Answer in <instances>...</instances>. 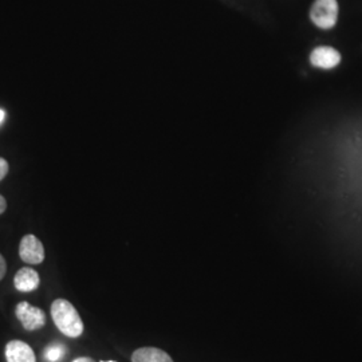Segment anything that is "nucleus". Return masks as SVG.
<instances>
[{
    "mask_svg": "<svg viewBox=\"0 0 362 362\" xmlns=\"http://www.w3.org/2000/svg\"><path fill=\"white\" fill-rule=\"evenodd\" d=\"M6 208H7V202H6V199L0 194V215L6 211Z\"/></svg>",
    "mask_w": 362,
    "mask_h": 362,
    "instance_id": "12",
    "label": "nucleus"
},
{
    "mask_svg": "<svg viewBox=\"0 0 362 362\" xmlns=\"http://www.w3.org/2000/svg\"><path fill=\"white\" fill-rule=\"evenodd\" d=\"M101 362H117V361H101Z\"/></svg>",
    "mask_w": 362,
    "mask_h": 362,
    "instance_id": "15",
    "label": "nucleus"
},
{
    "mask_svg": "<svg viewBox=\"0 0 362 362\" xmlns=\"http://www.w3.org/2000/svg\"><path fill=\"white\" fill-rule=\"evenodd\" d=\"M15 314L27 332L39 330L46 325V313L37 306L30 305L26 300L16 305Z\"/></svg>",
    "mask_w": 362,
    "mask_h": 362,
    "instance_id": "3",
    "label": "nucleus"
},
{
    "mask_svg": "<svg viewBox=\"0 0 362 362\" xmlns=\"http://www.w3.org/2000/svg\"><path fill=\"white\" fill-rule=\"evenodd\" d=\"M40 285V276L38 272L31 267H23L15 274L13 286L21 293H31Z\"/></svg>",
    "mask_w": 362,
    "mask_h": 362,
    "instance_id": "7",
    "label": "nucleus"
},
{
    "mask_svg": "<svg viewBox=\"0 0 362 362\" xmlns=\"http://www.w3.org/2000/svg\"><path fill=\"white\" fill-rule=\"evenodd\" d=\"M310 62L314 67L330 70V69H334L336 66L339 65L341 54L333 47L321 46V47L314 49L311 52Z\"/></svg>",
    "mask_w": 362,
    "mask_h": 362,
    "instance_id": "5",
    "label": "nucleus"
},
{
    "mask_svg": "<svg viewBox=\"0 0 362 362\" xmlns=\"http://www.w3.org/2000/svg\"><path fill=\"white\" fill-rule=\"evenodd\" d=\"M7 362H37L34 350L21 339H13L6 345Z\"/></svg>",
    "mask_w": 362,
    "mask_h": 362,
    "instance_id": "6",
    "label": "nucleus"
},
{
    "mask_svg": "<svg viewBox=\"0 0 362 362\" xmlns=\"http://www.w3.org/2000/svg\"><path fill=\"white\" fill-rule=\"evenodd\" d=\"M8 173V163L0 157V180H3Z\"/></svg>",
    "mask_w": 362,
    "mask_h": 362,
    "instance_id": "10",
    "label": "nucleus"
},
{
    "mask_svg": "<svg viewBox=\"0 0 362 362\" xmlns=\"http://www.w3.org/2000/svg\"><path fill=\"white\" fill-rule=\"evenodd\" d=\"M19 257L27 264H40L45 260V247L35 235H26L19 245Z\"/></svg>",
    "mask_w": 362,
    "mask_h": 362,
    "instance_id": "4",
    "label": "nucleus"
},
{
    "mask_svg": "<svg viewBox=\"0 0 362 362\" xmlns=\"http://www.w3.org/2000/svg\"><path fill=\"white\" fill-rule=\"evenodd\" d=\"M73 362H95L90 357H79L77 360H74Z\"/></svg>",
    "mask_w": 362,
    "mask_h": 362,
    "instance_id": "13",
    "label": "nucleus"
},
{
    "mask_svg": "<svg viewBox=\"0 0 362 362\" xmlns=\"http://www.w3.org/2000/svg\"><path fill=\"white\" fill-rule=\"evenodd\" d=\"M310 18L313 23L320 28H333L338 19L337 0H315L311 7Z\"/></svg>",
    "mask_w": 362,
    "mask_h": 362,
    "instance_id": "2",
    "label": "nucleus"
},
{
    "mask_svg": "<svg viewBox=\"0 0 362 362\" xmlns=\"http://www.w3.org/2000/svg\"><path fill=\"white\" fill-rule=\"evenodd\" d=\"M132 362H173V360L167 351L146 346L133 351Z\"/></svg>",
    "mask_w": 362,
    "mask_h": 362,
    "instance_id": "8",
    "label": "nucleus"
},
{
    "mask_svg": "<svg viewBox=\"0 0 362 362\" xmlns=\"http://www.w3.org/2000/svg\"><path fill=\"white\" fill-rule=\"evenodd\" d=\"M65 356V346L64 345H52L45 351V357L50 362L59 361Z\"/></svg>",
    "mask_w": 362,
    "mask_h": 362,
    "instance_id": "9",
    "label": "nucleus"
},
{
    "mask_svg": "<svg viewBox=\"0 0 362 362\" xmlns=\"http://www.w3.org/2000/svg\"><path fill=\"white\" fill-rule=\"evenodd\" d=\"M4 118H6V112L0 109V124L4 121Z\"/></svg>",
    "mask_w": 362,
    "mask_h": 362,
    "instance_id": "14",
    "label": "nucleus"
},
{
    "mask_svg": "<svg viewBox=\"0 0 362 362\" xmlns=\"http://www.w3.org/2000/svg\"><path fill=\"white\" fill-rule=\"evenodd\" d=\"M7 272V263H6V259L3 258V255L0 254V281L4 278Z\"/></svg>",
    "mask_w": 362,
    "mask_h": 362,
    "instance_id": "11",
    "label": "nucleus"
},
{
    "mask_svg": "<svg viewBox=\"0 0 362 362\" xmlns=\"http://www.w3.org/2000/svg\"><path fill=\"white\" fill-rule=\"evenodd\" d=\"M52 321L58 330L69 338H78L83 333V321L79 315L74 305L64 299L58 298L52 303Z\"/></svg>",
    "mask_w": 362,
    "mask_h": 362,
    "instance_id": "1",
    "label": "nucleus"
}]
</instances>
